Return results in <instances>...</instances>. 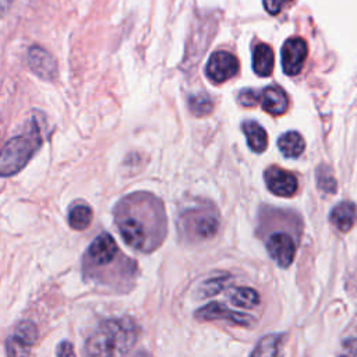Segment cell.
I'll return each instance as SVG.
<instances>
[{
    "mask_svg": "<svg viewBox=\"0 0 357 357\" xmlns=\"http://www.w3.org/2000/svg\"><path fill=\"white\" fill-rule=\"evenodd\" d=\"M282 336L278 335H271L259 340L257 344L255 350L251 353L252 356H273L278 354L279 351V344H280Z\"/></svg>",
    "mask_w": 357,
    "mask_h": 357,
    "instance_id": "cell-21",
    "label": "cell"
},
{
    "mask_svg": "<svg viewBox=\"0 0 357 357\" xmlns=\"http://www.w3.org/2000/svg\"><path fill=\"white\" fill-rule=\"evenodd\" d=\"M266 250L280 268H287L294 259L296 243L287 233L276 231L266 240Z\"/></svg>",
    "mask_w": 357,
    "mask_h": 357,
    "instance_id": "cell-10",
    "label": "cell"
},
{
    "mask_svg": "<svg viewBox=\"0 0 357 357\" xmlns=\"http://www.w3.org/2000/svg\"><path fill=\"white\" fill-rule=\"evenodd\" d=\"M243 132L245 135L247 144L251 151L261 153L268 146V135L262 126L254 120H247L243 123Z\"/></svg>",
    "mask_w": 357,
    "mask_h": 357,
    "instance_id": "cell-15",
    "label": "cell"
},
{
    "mask_svg": "<svg viewBox=\"0 0 357 357\" xmlns=\"http://www.w3.org/2000/svg\"><path fill=\"white\" fill-rule=\"evenodd\" d=\"M317 185L324 192L333 194L336 191V180L332 174V170L326 165H321L317 169Z\"/></svg>",
    "mask_w": 357,
    "mask_h": 357,
    "instance_id": "cell-22",
    "label": "cell"
},
{
    "mask_svg": "<svg viewBox=\"0 0 357 357\" xmlns=\"http://www.w3.org/2000/svg\"><path fill=\"white\" fill-rule=\"evenodd\" d=\"M238 102L243 106H254L258 103V92L254 89H244L238 93Z\"/></svg>",
    "mask_w": 357,
    "mask_h": 357,
    "instance_id": "cell-25",
    "label": "cell"
},
{
    "mask_svg": "<svg viewBox=\"0 0 357 357\" xmlns=\"http://www.w3.org/2000/svg\"><path fill=\"white\" fill-rule=\"evenodd\" d=\"M218 215L206 208L187 209L178 219L180 233L191 241L211 238L218 231Z\"/></svg>",
    "mask_w": 357,
    "mask_h": 357,
    "instance_id": "cell-5",
    "label": "cell"
},
{
    "mask_svg": "<svg viewBox=\"0 0 357 357\" xmlns=\"http://www.w3.org/2000/svg\"><path fill=\"white\" fill-rule=\"evenodd\" d=\"M92 209L85 204H75L68 211V225L74 230H85L92 222Z\"/></svg>",
    "mask_w": 357,
    "mask_h": 357,
    "instance_id": "cell-18",
    "label": "cell"
},
{
    "mask_svg": "<svg viewBox=\"0 0 357 357\" xmlns=\"http://www.w3.org/2000/svg\"><path fill=\"white\" fill-rule=\"evenodd\" d=\"M13 0H0V15L8 10V7L11 6Z\"/></svg>",
    "mask_w": 357,
    "mask_h": 357,
    "instance_id": "cell-28",
    "label": "cell"
},
{
    "mask_svg": "<svg viewBox=\"0 0 357 357\" xmlns=\"http://www.w3.org/2000/svg\"><path fill=\"white\" fill-rule=\"evenodd\" d=\"M195 318L199 321L226 319L234 325H250L254 319L243 312H236L220 303H209L195 311Z\"/></svg>",
    "mask_w": 357,
    "mask_h": 357,
    "instance_id": "cell-11",
    "label": "cell"
},
{
    "mask_svg": "<svg viewBox=\"0 0 357 357\" xmlns=\"http://www.w3.org/2000/svg\"><path fill=\"white\" fill-rule=\"evenodd\" d=\"M238 71V60L234 54L226 50H218L211 54L205 74L213 84H222L231 77H234Z\"/></svg>",
    "mask_w": 357,
    "mask_h": 357,
    "instance_id": "cell-6",
    "label": "cell"
},
{
    "mask_svg": "<svg viewBox=\"0 0 357 357\" xmlns=\"http://www.w3.org/2000/svg\"><path fill=\"white\" fill-rule=\"evenodd\" d=\"M264 177L268 190L278 197H291L297 191L298 181L296 176L278 166H269L265 170Z\"/></svg>",
    "mask_w": 357,
    "mask_h": 357,
    "instance_id": "cell-9",
    "label": "cell"
},
{
    "mask_svg": "<svg viewBox=\"0 0 357 357\" xmlns=\"http://www.w3.org/2000/svg\"><path fill=\"white\" fill-rule=\"evenodd\" d=\"M357 218V209L356 205L350 201H343L340 204H337L332 212H331V223L342 233L349 231Z\"/></svg>",
    "mask_w": 357,
    "mask_h": 357,
    "instance_id": "cell-13",
    "label": "cell"
},
{
    "mask_svg": "<svg viewBox=\"0 0 357 357\" xmlns=\"http://www.w3.org/2000/svg\"><path fill=\"white\" fill-rule=\"evenodd\" d=\"M307 43L303 38H289L282 46V67L287 75L301 71L307 57Z\"/></svg>",
    "mask_w": 357,
    "mask_h": 357,
    "instance_id": "cell-8",
    "label": "cell"
},
{
    "mask_svg": "<svg viewBox=\"0 0 357 357\" xmlns=\"http://www.w3.org/2000/svg\"><path fill=\"white\" fill-rule=\"evenodd\" d=\"M278 148L286 158H297L305 149L304 138L297 131H287L278 139Z\"/></svg>",
    "mask_w": 357,
    "mask_h": 357,
    "instance_id": "cell-16",
    "label": "cell"
},
{
    "mask_svg": "<svg viewBox=\"0 0 357 357\" xmlns=\"http://www.w3.org/2000/svg\"><path fill=\"white\" fill-rule=\"evenodd\" d=\"M56 354H57V356H74L75 353H74L73 344H71L70 342L64 340V342L59 343V346H57V349H56Z\"/></svg>",
    "mask_w": 357,
    "mask_h": 357,
    "instance_id": "cell-27",
    "label": "cell"
},
{
    "mask_svg": "<svg viewBox=\"0 0 357 357\" xmlns=\"http://www.w3.org/2000/svg\"><path fill=\"white\" fill-rule=\"evenodd\" d=\"M43 138L38 124H32L28 134H20L8 139L0 151V177H11L20 173L42 146Z\"/></svg>",
    "mask_w": 357,
    "mask_h": 357,
    "instance_id": "cell-3",
    "label": "cell"
},
{
    "mask_svg": "<svg viewBox=\"0 0 357 357\" xmlns=\"http://www.w3.org/2000/svg\"><path fill=\"white\" fill-rule=\"evenodd\" d=\"M138 326L128 317L103 321L86 339L85 354L88 356H123L138 340Z\"/></svg>",
    "mask_w": 357,
    "mask_h": 357,
    "instance_id": "cell-2",
    "label": "cell"
},
{
    "mask_svg": "<svg viewBox=\"0 0 357 357\" xmlns=\"http://www.w3.org/2000/svg\"><path fill=\"white\" fill-rule=\"evenodd\" d=\"M188 107L194 116L202 117V116L209 114L213 110V102L209 95L198 93V95L190 96Z\"/></svg>",
    "mask_w": 357,
    "mask_h": 357,
    "instance_id": "cell-20",
    "label": "cell"
},
{
    "mask_svg": "<svg viewBox=\"0 0 357 357\" xmlns=\"http://www.w3.org/2000/svg\"><path fill=\"white\" fill-rule=\"evenodd\" d=\"M229 298L233 305L251 310L259 304V294L251 287H234L229 293Z\"/></svg>",
    "mask_w": 357,
    "mask_h": 357,
    "instance_id": "cell-17",
    "label": "cell"
},
{
    "mask_svg": "<svg viewBox=\"0 0 357 357\" xmlns=\"http://www.w3.org/2000/svg\"><path fill=\"white\" fill-rule=\"evenodd\" d=\"M258 102L262 109L272 116H280L289 107V98L286 92L280 86L275 85H269L262 89V92H258Z\"/></svg>",
    "mask_w": 357,
    "mask_h": 357,
    "instance_id": "cell-12",
    "label": "cell"
},
{
    "mask_svg": "<svg viewBox=\"0 0 357 357\" xmlns=\"http://www.w3.org/2000/svg\"><path fill=\"white\" fill-rule=\"evenodd\" d=\"M121 257L116 240L109 233H100L89 244L84 254L82 271L89 280H98L106 266Z\"/></svg>",
    "mask_w": 357,
    "mask_h": 357,
    "instance_id": "cell-4",
    "label": "cell"
},
{
    "mask_svg": "<svg viewBox=\"0 0 357 357\" xmlns=\"http://www.w3.org/2000/svg\"><path fill=\"white\" fill-rule=\"evenodd\" d=\"M113 218L121 238L135 251L151 252L166 237L165 208L153 194L137 191L123 197L113 209Z\"/></svg>",
    "mask_w": 357,
    "mask_h": 357,
    "instance_id": "cell-1",
    "label": "cell"
},
{
    "mask_svg": "<svg viewBox=\"0 0 357 357\" xmlns=\"http://www.w3.org/2000/svg\"><path fill=\"white\" fill-rule=\"evenodd\" d=\"M17 340H20L21 343H24L25 346L28 347H32L36 340H38V336H39V331H38V326L29 321V319H24L21 321L17 326H15V331H14V335H13Z\"/></svg>",
    "mask_w": 357,
    "mask_h": 357,
    "instance_id": "cell-19",
    "label": "cell"
},
{
    "mask_svg": "<svg viewBox=\"0 0 357 357\" xmlns=\"http://www.w3.org/2000/svg\"><path fill=\"white\" fill-rule=\"evenodd\" d=\"M28 66L31 71L45 81H54L57 77V61L46 49L33 45L28 50Z\"/></svg>",
    "mask_w": 357,
    "mask_h": 357,
    "instance_id": "cell-7",
    "label": "cell"
},
{
    "mask_svg": "<svg viewBox=\"0 0 357 357\" xmlns=\"http://www.w3.org/2000/svg\"><path fill=\"white\" fill-rule=\"evenodd\" d=\"M226 284V278H211L208 280H205L199 287V297L206 298V297H212L215 294H218L219 291L223 290Z\"/></svg>",
    "mask_w": 357,
    "mask_h": 357,
    "instance_id": "cell-23",
    "label": "cell"
},
{
    "mask_svg": "<svg viewBox=\"0 0 357 357\" xmlns=\"http://www.w3.org/2000/svg\"><path fill=\"white\" fill-rule=\"evenodd\" d=\"M264 1V7L265 10L272 14V15H276L282 11V8L289 4L291 0H262Z\"/></svg>",
    "mask_w": 357,
    "mask_h": 357,
    "instance_id": "cell-26",
    "label": "cell"
},
{
    "mask_svg": "<svg viewBox=\"0 0 357 357\" xmlns=\"http://www.w3.org/2000/svg\"><path fill=\"white\" fill-rule=\"evenodd\" d=\"M275 66V54L269 45L259 43L252 52V68L255 74L261 77H268L272 74Z\"/></svg>",
    "mask_w": 357,
    "mask_h": 357,
    "instance_id": "cell-14",
    "label": "cell"
},
{
    "mask_svg": "<svg viewBox=\"0 0 357 357\" xmlns=\"http://www.w3.org/2000/svg\"><path fill=\"white\" fill-rule=\"evenodd\" d=\"M6 353L7 356H28L31 353V347L25 346L14 336H10L6 340Z\"/></svg>",
    "mask_w": 357,
    "mask_h": 357,
    "instance_id": "cell-24",
    "label": "cell"
}]
</instances>
